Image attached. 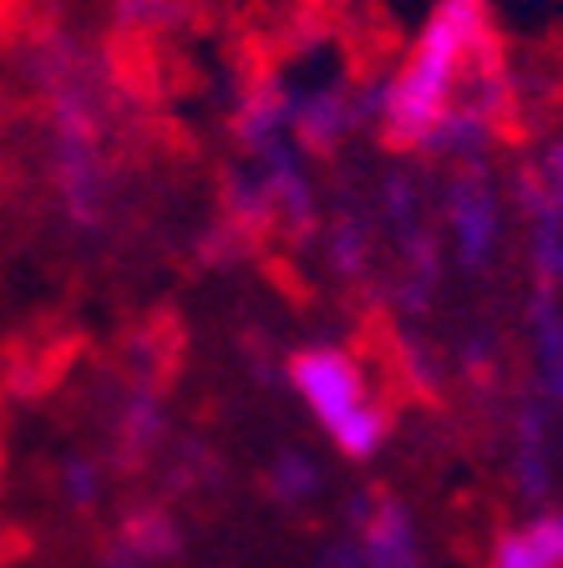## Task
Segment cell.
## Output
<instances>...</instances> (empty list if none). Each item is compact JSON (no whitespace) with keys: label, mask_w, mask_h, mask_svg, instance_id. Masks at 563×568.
<instances>
[{"label":"cell","mask_w":563,"mask_h":568,"mask_svg":"<svg viewBox=\"0 0 563 568\" xmlns=\"http://www.w3.org/2000/svg\"><path fill=\"white\" fill-rule=\"evenodd\" d=\"M497 47L503 36H497L493 0H432L406 51L365 87L371 128L396 153L426 158L432 138L452 118V106L468 97V87L487 67H497Z\"/></svg>","instance_id":"cell-1"},{"label":"cell","mask_w":563,"mask_h":568,"mask_svg":"<svg viewBox=\"0 0 563 568\" xmlns=\"http://www.w3.org/2000/svg\"><path fill=\"white\" fill-rule=\"evenodd\" d=\"M294 402L305 406L315 432L345 462H371L391 437V412L375 390L371 371L345 345H305L284 361Z\"/></svg>","instance_id":"cell-2"},{"label":"cell","mask_w":563,"mask_h":568,"mask_svg":"<svg viewBox=\"0 0 563 568\" xmlns=\"http://www.w3.org/2000/svg\"><path fill=\"white\" fill-rule=\"evenodd\" d=\"M51 168H57L61 209L77 229L102 224L107 203V168H102V128L87 82H51Z\"/></svg>","instance_id":"cell-3"},{"label":"cell","mask_w":563,"mask_h":568,"mask_svg":"<svg viewBox=\"0 0 563 568\" xmlns=\"http://www.w3.org/2000/svg\"><path fill=\"white\" fill-rule=\"evenodd\" d=\"M436 229L446 239V254L462 270H487L497 264L507 244V193L487 178V163L452 168L442 183V209Z\"/></svg>","instance_id":"cell-4"},{"label":"cell","mask_w":563,"mask_h":568,"mask_svg":"<svg viewBox=\"0 0 563 568\" xmlns=\"http://www.w3.org/2000/svg\"><path fill=\"white\" fill-rule=\"evenodd\" d=\"M507 118H513V77H507L503 61H497V67L482 71L477 82L468 87V97L452 106V118H446L442 132L432 138L426 158H436V163H446V168L487 163V153L497 148Z\"/></svg>","instance_id":"cell-5"},{"label":"cell","mask_w":563,"mask_h":568,"mask_svg":"<svg viewBox=\"0 0 563 568\" xmlns=\"http://www.w3.org/2000/svg\"><path fill=\"white\" fill-rule=\"evenodd\" d=\"M325 558L335 568H422V532L406 503L396 497H361L351 508V528Z\"/></svg>","instance_id":"cell-6"},{"label":"cell","mask_w":563,"mask_h":568,"mask_svg":"<svg viewBox=\"0 0 563 568\" xmlns=\"http://www.w3.org/2000/svg\"><path fill=\"white\" fill-rule=\"evenodd\" d=\"M371 122V97L351 82H315L294 87V142L300 153H335L351 132Z\"/></svg>","instance_id":"cell-7"},{"label":"cell","mask_w":563,"mask_h":568,"mask_svg":"<svg viewBox=\"0 0 563 568\" xmlns=\"http://www.w3.org/2000/svg\"><path fill=\"white\" fill-rule=\"evenodd\" d=\"M234 142L249 158L294 142V82H259L234 106ZM300 148V142H294Z\"/></svg>","instance_id":"cell-8"},{"label":"cell","mask_w":563,"mask_h":568,"mask_svg":"<svg viewBox=\"0 0 563 568\" xmlns=\"http://www.w3.org/2000/svg\"><path fill=\"white\" fill-rule=\"evenodd\" d=\"M513 203L523 213V248H529L533 284L563 295V209L543 199L529 178L513 183Z\"/></svg>","instance_id":"cell-9"},{"label":"cell","mask_w":563,"mask_h":568,"mask_svg":"<svg viewBox=\"0 0 563 568\" xmlns=\"http://www.w3.org/2000/svg\"><path fill=\"white\" fill-rule=\"evenodd\" d=\"M183 532L168 508H132L118 528V548L107 554V568H163L178 558Z\"/></svg>","instance_id":"cell-10"},{"label":"cell","mask_w":563,"mask_h":568,"mask_svg":"<svg viewBox=\"0 0 563 568\" xmlns=\"http://www.w3.org/2000/svg\"><path fill=\"white\" fill-rule=\"evenodd\" d=\"M482 568H563V508H543L497 532Z\"/></svg>","instance_id":"cell-11"},{"label":"cell","mask_w":563,"mask_h":568,"mask_svg":"<svg viewBox=\"0 0 563 568\" xmlns=\"http://www.w3.org/2000/svg\"><path fill=\"white\" fill-rule=\"evenodd\" d=\"M529 341H533V366H539V386L549 402L563 406V295L533 284L529 300Z\"/></svg>","instance_id":"cell-12"},{"label":"cell","mask_w":563,"mask_h":568,"mask_svg":"<svg viewBox=\"0 0 563 568\" xmlns=\"http://www.w3.org/2000/svg\"><path fill=\"white\" fill-rule=\"evenodd\" d=\"M264 487H270V497L280 508H305V503L320 497V487H325V467H320L305 447H284L280 457L270 462Z\"/></svg>","instance_id":"cell-13"},{"label":"cell","mask_w":563,"mask_h":568,"mask_svg":"<svg viewBox=\"0 0 563 568\" xmlns=\"http://www.w3.org/2000/svg\"><path fill=\"white\" fill-rule=\"evenodd\" d=\"M102 493H107V467L97 457L77 452V457L61 462V497H67L71 508H97Z\"/></svg>","instance_id":"cell-14"},{"label":"cell","mask_w":563,"mask_h":568,"mask_svg":"<svg viewBox=\"0 0 563 568\" xmlns=\"http://www.w3.org/2000/svg\"><path fill=\"white\" fill-rule=\"evenodd\" d=\"M158 432H163V412H158L153 396H132L128 412H118V442L128 447V457H142V452L158 442Z\"/></svg>","instance_id":"cell-15"},{"label":"cell","mask_w":563,"mask_h":568,"mask_svg":"<svg viewBox=\"0 0 563 568\" xmlns=\"http://www.w3.org/2000/svg\"><path fill=\"white\" fill-rule=\"evenodd\" d=\"M517 178H529V183L543 193V199L563 209V132H553V138L543 142L539 153H533V163L523 168Z\"/></svg>","instance_id":"cell-16"},{"label":"cell","mask_w":563,"mask_h":568,"mask_svg":"<svg viewBox=\"0 0 563 568\" xmlns=\"http://www.w3.org/2000/svg\"><path fill=\"white\" fill-rule=\"evenodd\" d=\"M330 264H335V270L341 274H355L365 264V229L361 234H355V224L351 219H341V224H330Z\"/></svg>","instance_id":"cell-17"},{"label":"cell","mask_w":563,"mask_h":568,"mask_svg":"<svg viewBox=\"0 0 563 568\" xmlns=\"http://www.w3.org/2000/svg\"><path fill=\"white\" fill-rule=\"evenodd\" d=\"M173 0H122L118 6V21L132 26V31H158V26L173 21Z\"/></svg>","instance_id":"cell-18"}]
</instances>
